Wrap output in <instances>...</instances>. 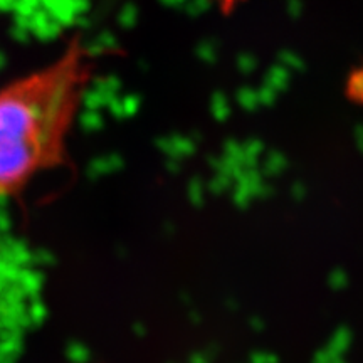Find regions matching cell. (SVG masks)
Here are the masks:
<instances>
[{
    "instance_id": "1",
    "label": "cell",
    "mask_w": 363,
    "mask_h": 363,
    "mask_svg": "<svg viewBox=\"0 0 363 363\" xmlns=\"http://www.w3.org/2000/svg\"><path fill=\"white\" fill-rule=\"evenodd\" d=\"M94 67L93 51L74 35L51 61L0 86V197L66 162Z\"/></svg>"
},
{
    "instance_id": "2",
    "label": "cell",
    "mask_w": 363,
    "mask_h": 363,
    "mask_svg": "<svg viewBox=\"0 0 363 363\" xmlns=\"http://www.w3.org/2000/svg\"><path fill=\"white\" fill-rule=\"evenodd\" d=\"M216 2L222 7V11L230 12L235 7V4H239L240 0H216Z\"/></svg>"
}]
</instances>
